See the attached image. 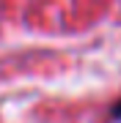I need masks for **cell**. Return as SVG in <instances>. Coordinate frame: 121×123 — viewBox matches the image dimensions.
Listing matches in <instances>:
<instances>
[{"label":"cell","instance_id":"cell-1","mask_svg":"<svg viewBox=\"0 0 121 123\" xmlns=\"http://www.w3.org/2000/svg\"><path fill=\"white\" fill-rule=\"evenodd\" d=\"M110 118L116 120V123H121V101H118L116 107H113V112H110Z\"/></svg>","mask_w":121,"mask_h":123}]
</instances>
